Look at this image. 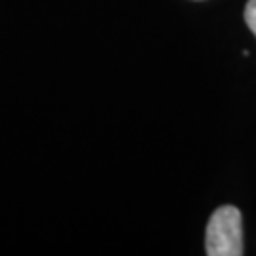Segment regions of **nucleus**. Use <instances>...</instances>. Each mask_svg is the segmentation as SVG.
Masks as SVG:
<instances>
[{"label": "nucleus", "instance_id": "nucleus-2", "mask_svg": "<svg viewBox=\"0 0 256 256\" xmlns=\"http://www.w3.org/2000/svg\"><path fill=\"white\" fill-rule=\"evenodd\" d=\"M245 21H247V27L254 32L256 36V0H248L247 6H245Z\"/></svg>", "mask_w": 256, "mask_h": 256}, {"label": "nucleus", "instance_id": "nucleus-1", "mask_svg": "<svg viewBox=\"0 0 256 256\" xmlns=\"http://www.w3.org/2000/svg\"><path fill=\"white\" fill-rule=\"evenodd\" d=\"M205 250L209 256L243 254V218L238 207L224 205L212 212L207 224Z\"/></svg>", "mask_w": 256, "mask_h": 256}]
</instances>
